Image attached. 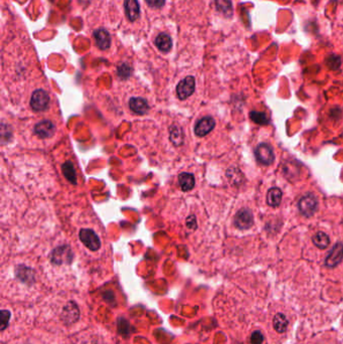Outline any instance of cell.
Returning <instances> with one entry per match:
<instances>
[{
	"label": "cell",
	"instance_id": "6da1fadb",
	"mask_svg": "<svg viewBox=\"0 0 343 344\" xmlns=\"http://www.w3.org/2000/svg\"><path fill=\"white\" fill-rule=\"evenodd\" d=\"M50 104V96L49 94L44 90H36L33 92L30 100V106L36 111H45L48 109Z\"/></svg>",
	"mask_w": 343,
	"mask_h": 344
},
{
	"label": "cell",
	"instance_id": "7a4b0ae2",
	"mask_svg": "<svg viewBox=\"0 0 343 344\" xmlns=\"http://www.w3.org/2000/svg\"><path fill=\"white\" fill-rule=\"evenodd\" d=\"M79 239L91 251H97L101 247V241L98 236L92 230L83 229L79 232Z\"/></svg>",
	"mask_w": 343,
	"mask_h": 344
},
{
	"label": "cell",
	"instance_id": "3957f363",
	"mask_svg": "<svg viewBox=\"0 0 343 344\" xmlns=\"http://www.w3.org/2000/svg\"><path fill=\"white\" fill-rule=\"evenodd\" d=\"M298 207H299V211L303 215L309 217L316 212L317 207H318L316 197L313 194H307L300 199Z\"/></svg>",
	"mask_w": 343,
	"mask_h": 344
},
{
	"label": "cell",
	"instance_id": "277c9868",
	"mask_svg": "<svg viewBox=\"0 0 343 344\" xmlns=\"http://www.w3.org/2000/svg\"><path fill=\"white\" fill-rule=\"evenodd\" d=\"M194 88H195V80L193 77H186L185 79H183L179 82V84L177 85L176 88V92H177V96L180 100H185L188 97H190L193 92H194Z\"/></svg>",
	"mask_w": 343,
	"mask_h": 344
},
{
	"label": "cell",
	"instance_id": "5b68a950",
	"mask_svg": "<svg viewBox=\"0 0 343 344\" xmlns=\"http://www.w3.org/2000/svg\"><path fill=\"white\" fill-rule=\"evenodd\" d=\"M256 157L258 159L259 162L265 165H270L274 162L275 160V154L272 149V147L267 144V143H262L260 144L255 151Z\"/></svg>",
	"mask_w": 343,
	"mask_h": 344
},
{
	"label": "cell",
	"instance_id": "8992f818",
	"mask_svg": "<svg viewBox=\"0 0 343 344\" xmlns=\"http://www.w3.org/2000/svg\"><path fill=\"white\" fill-rule=\"evenodd\" d=\"M254 224V216L253 213L249 210H240L236 214L235 217V225L236 227L240 230H247L250 229Z\"/></svg>",
	"mask_w": 343,
	"mask_h": 344
},
{
	"label": "cell",
	"instance_id": "52a82bcc",
	"mask_svg": "<svg viewBox=\"0 0 343 344\" xmlns=\"http://www.w3.org/2000/svg\"><path fill=\"white\" fill-rule=\"evenodd\" d=\"M343 260V244H336L331 250L330 254L325 260V265L329 268H333L338 265Z\"/></svg>",
	"mask_w": 343,
	"mask_h": 344
},
{
	"label": "cell",
	"instance_id": "ba28073f",
	"mask_svg": "<svg viewBox=\"0 0 343 344\" xmlns=\"http://www.w3.org/2000/svg\"><path fill=\"white\" fill-rule=\"evenodd\" d=\"M55 131V127L53 124V122L49 120H44L39 122L35 127H34V132L35 134L45 139V138H50L52 137Z\"/></svg>",
	"mask_w": 343,
	"mask_h": 344
},
{
	"label": "cell",
	"instance_id": "9c48e42d",
	"mask_svg": "<svg viewBox=\"0 0 343 344\" xmlns=\"http://www.w3.org/2000/svg\"><path fill=\"white\" fill-rule=\"evenodd\" d=\"M214 126H215V122L211 117H205L200 121H198V123L195 125L194 132L197 136L204 137L211 132V130L214 128Z\"/></svg>",
	"mask_w": 343,
	"mask_h": 344
},
{
	"label": "cell",
	"instance_id": "30bf717a",
	"mask_svg": "<svg viewBox=\"0 0 343 344\" xmlns=\"http://www.w3.org/2000/svg\"><path fill=\"white\" fill-rule=\"evenodd\" d=\"M94 36H95V39H96V45L98 46L99 49L107 50L108 48H110L111 37H110L109 32L106 29L100 28V29L96 30L95 33H94Z\"/></svg>",
	"mask_w": 343,
	"mask_h": 344
},
{
	"label": "cell",
	"instance_id": "8fae6325",
	"mask_svg": "<svg viewBox=\"0 0 343 344\" xmlns=\"http://www.w3.org/2000/svg\"><path fill=\"white\" fill-rule=\"evenodd\" d=\"M124 5L128 19L130 22H135L140 14V7L138 0H125Z\"/></svg>",
	"mask_w": 343,
	"mask_h": 344
},
{
	"label": "cell",
	"instance_id": "7c38bea8",
	"mask_svg": "<svg viewBox=\"0 0 343 344\" xmlns=\"http://www.w3.org/2000/svg\"><path fill=\"white\" fill-rule=\"evenodd\" d=\"M129 107H130V109L132 110L133 112H135L136 114H139V115H144L149 110L147 101L144 100L143 98H132L129 101Z\"/></svg>",
	"mask_w": 343,
	"mask_h": 344
},
{
	"label": "cell",
	"instance_id": "4fadbf2b",
	"mask_svg": "<svg viewBox=\"0 0 343 344\" xmlns=\"http://www.w3.org/2000/svg\"><path fill=\"white\" fill-rule=\"evenodd\" d=\"M282 200V191L278 187H273L269 190L267 196V203L270 207L276 208L281 204Z\"/></svg>",
	"mask_w": 343,
	"mask_h": 344
},
{
	"label": "cell",
	"instance_id": "5bb4252c",
	"mask_svg": "<svg viewBox=\"0 0 343 344\" xmlns=\"http://www.w3.org/2000/svg\"><path fill=\"white\" fill-rule=\"evenodd\" d=\"M155 45L161 52L167 53L172 47V41L168 34L160 33L155 39Z\"/></svg>",
	"mask_w": 343,
	"mask_h": 344
},
{
	"label": "cell",
	"instance_id": "9a60e30c",
	"mask_svg": "<svg viewBox=\"0 0 343 344\" xmlns=\"http://www.w3.org/2000/svg\"><path fill=\"white\" fill-rule=\"evenodd\" d=\"M178 181H179V186L181 187L183 190L185 191H189L191 190L194 185H195V180H194V176L190 173H181L178 176Z\"/></svg>",
	"mask_w": 343,
	"mask_h": 344
},
{
	"label": "cell",
	"instance_id": "2e32d148",
	"mask_svg": "<svg viewBox=\"0 0 343 344\" xmlns=\"http://www.w3.org/2000/svg\"><path fill=\"white\" fill-rule=\"evenodd\" d=\"M273 326L276 329L277 332L283 333L286 331L287 326H288V320L286 316L282 313H278L275 315L274 320H273Z\"/></svg>",
	"mask_w": 343,
	"mask_h": 344
},
{
	"label": "cell",
	"instance_id": "e0dca14e",
	"mask_svg": "<svg viewBox=\"0 0 343 344\" xmlns=\"http://www.w3.org/2000/svg\"><path fill=\"white\" fill-rule=\"evenodd\" d=\"M216 8L227 17L233 15V3L232 0H215Z\"/></svg>",
	"mask_w": 343,
	"mask_h": 344
},
{
	"label": "cell",
	"instance_id": "ac0fdd59",
	"mask_svg": "<svg viewBox=\"0 0 343 344\" xmlns=\"http://www.w3.org/2000/svg\"><path fill=\"white\" fill-rule=\"evenodd\" d=\"M63 172L65 177L73 185L77 184V173L74 167V164L72 162H66L63 165Z\"/></svg>",
	"mask_w": 343,
	"mask_h": 344
},
{
	"label": "cell",
	"instance_id": "d6986e66",
	"mask_svg": "<svg viewBox=\"0 0 343 344\" xmlns=\"http://www.w3.org/2000/svg\"><path fill=\"white\" fill-rule=\"evenodd\" d=\"M314 245L318 247L319 249H326L328 246H329V242H330V239H329V237L322 233V232H319L318 234H316L313 238H312Z\"/></svg>",
	"mask_w": 343,
	"mask_h": 344
},
{
	"label": "cell",
	"instance_id": "ffe728a7",
	"mask_svg": "<svg viewBox=\"0 0 343 344\" xmlns=\"http://www.w3.org/2000/svg\"><path fill=\"white\" fill-rule=\"evenodd\" d=\"M250 116H251V119L255 123H257L259 125H267L269 123V119H268V117L266 116V114H264V113H261V112H251Z\"/></svg>",
	"mask_w": 343,
	"mask_h": 344
},
{
	"label": "cell",
	"instance_id": "44dd1931",
	"mask_svg": "<svg viewBox=\"0 0 343 344\" xmlns=\"http://www.w3.org/2000/svg\"><path fill=\"white\" fill-rule=\"evenodd\" d=\"M341 59L337 55H330L326 59V65L331 69V70H336L340 67Z\"/></svg>",
	"mask_w": 343,
	"mask_h": 344
},
{
	"label": "cell",
	"instance_id": "7402d4cb",
	"mask_svg": "<svg viewBox=\"0 0 343 344\" xmlns=\"http://www.w3.org/2000/svg\"><path fill=\"white\" fill-rule=\"evenodd\" d=\"M10 317V313L6 310H2L1 312V330H5L8 325V320Z\"/></svg>",
	"mask_w": 343,
	"mask_h": 344
},
{
	"label": "cell",
	"instance_id": "603a6c76",
	"mask_svg": "<svg viewBox=\"0 0 343 344\" xmlns=\"http://www.w3.org/2000/svg\"><path fill=\"white\" fill-rule=\"evenodd\" d=\"M264 340V337L262 335V333L260 331H255L253 334H252V337H251V343L252 344H262Z\"/></svg>",
	"mask_w": 343,
	"mask_h": 344
},
{
	"label": "cell",
	"instance_id": "cb8c5ba5",
	"mask_svg": "<svg viewBox=\"0 0 343 344\" xmlns=\"http://www.w3.org/2000/svg\"><path fill=\"white\" fill-rule=\"evenodd\" d=\"M118 71H119V75L120 76H122L123 78H127L129 75H130V68H129V66H127V65H122L119 69H118Z\"/></svg>",
	"mask_w": 343,
	"mask_h": 344
},
{
	"label": "cell",
	"instance_id": "d4e9b609",
	"mask_svg": "<svg viewBox=\"0 0 343 344\" xmlns=\"http://www.w3.org/2000/svg\"><path fill=\"white\" fill-rule=\"evenodd\" d=\"M146 2L152 7L159 8V7H162L164 5L165 0H146Z\"/></svg>",
	"mask_w": 343,
	"mask_h": 344
}]
</instances>
